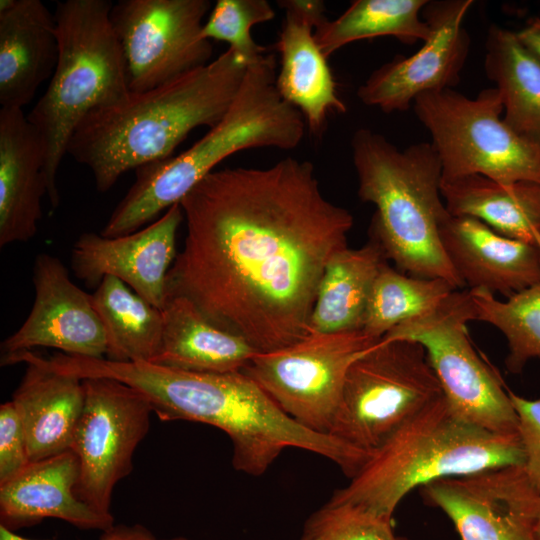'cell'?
Returning <instances> with one entry per match:
<instances>
[{"instance_id": "obj_1", "label": "cell", "mask_w": 540, "mask_h": 540, "mask_svg": "<svg viewBox=\"0 0 540 540\" xmlns=\"http://www.w3.org/2000/svg\"><path fill=\"white\" fill-rule=\"evenodd\" d=\"M180 205L186 236L166 299H188L259 353L306 337L325 267L348 247L353 226L323 194L312 163L287 157L214 170Z\"/></svg>"}, {"instance_id": "obj_2", "label": "cell", "mask_w": 540, "mask_h": 540, "mask_svg": "<svg viewBox=\"0 0 540 540\" xmlns=\"http://www.w3.org/2000/svg\"><path fill=\"white\" fill-rule=\"evenodd\" d=\"M87 371L91 377L115 379L134 388L162 421H193L225 432L233 445V467L248 475H262L287 448L321 455L349 478L370 457L330 434L299 424L242 371L201 373L106 358L90 360Z\"/></svg>"}, {"instance_id": "obj_3", "label": "cell", "mask_w": 540, "mask_h": 540, "mask_svg": "<svg viewBox=\"0 0 540 540\" xmlns=\"http://www.w3.org/2000/svg\"><path fill=\"white\" fill-rule=\"evenodd\" d=\"M249 64L228 48L209 63L160 86L129 92L89 112L67 155L87 167L99 192L131 169L168 159L197 127L217 124L232 104Z\"/></svg>"}, {"instance_id": "obj_4", "label": "cell", "mask_w": 540, "mask_h": 540, "mask_svg": "<svg viewBox=\"0 0 540 540\" xmlns=\"http://www.w3.org/2000/svg\"><path fill=\"white\" fill-rule=\"evenodd\" d=\"M276 58L266 53L247 68L222 119L177 156L141 166L116 205L101 235L118 237L150 224L182 198L224 159L241 150L296 148L305 133L302 113L279 93Z\"/></svg>"}, {"instance_id": "obj_5", "label": "cell", "mask_w": 540, "mask_h": 540, "mask_svg": "<svg viewBox=\"0 0 540 540\" xmlns=\"http://www.w3.org/2000/svg\"><path fill=\"white\" fill-rule=\"evenodd\" d=\"M358 195L376 207L370 236L401 272L439 278L455 289L463 282L440 240L439 228L450 214L441 195L442 168L431 143L400 150L383 135L358 129L352 139Z\"/></svg>"}, {"instance_id": "obj_6", "label": "cell", "mask_w": 540, "mask_h": 540, "mask_svg": "<svg viewBox=\"0 0 540 540\" xmlns=\"http://www.w3.org/2000/svg\"><path fill=\"white\" fill-rule=\"evenodd\" d=\"M518 434H496L458 417L444 395L400 427L329 503L359 506L393 519L413 489L451 476L523 465Z\"/></svg>"}, {"instance_id": "obj_7", "label": "cell", "mask_w": 540, "mask_h": 540, "mask_svg": "<svg viewBox=\"0 0 540 540\" xmlns=\"http://www.w3.org/2000/svg\"><path fill=\"white\" fill-rule=\"evenodd\" d=\"M109 0H65L54 11L58 60L44 94L27 114L44 152L47 196L60 205L57 173L83 118L130 91Z\"/></svg>"}, {"instance_id": "obj_8", "label": "cell", "mask_w": 540, "mask_h": 540, "mask_svg": "<svg viewBox=\"0 0 540 540\" xmlns=\"http://www.w3.org/2000/svg\"><path fill=\"white\" fill-rule=\"evenodd\" d=\"M441 396L420 343L380 339L350 365L329 434L372 454Z\"/></svg>"}, {"instance_id": "obj_9", "label": "cell", "mask_w": 540, "mask_h": 540, "mask_svg": "<svg viewBox=\"0 0 540 540\" xmlns=\"http://www.w3.org/2000/svg\"><path fill=\"white\" fill-rule=\"evenodd\" d=\"M413 107L431 135L442 179L477 174L503 184H540V147L506 124L495 87L475 98L454 89L428 92Z\"/></svg>"}, {"instance_id": "obj_10", "label": "cell", "mask_w": 540, "mask_h": 540, "mask_svg": "<svg viewBox=\"0 0 540 540\" xmlns=\"http://www.w3.org/2000/svg\"><path fill=\"white\" fill-rule=\"evenodd\" d=\"M470 321H475L470 292L457 289L432 312L397 325L381 339H408L425 348L458 417L492 433L518 434L508 389L473 348L466 327Z\"/></svg>"}, {"instance_id": "obj_11", "label": "cell", "mask_w": 540, "mask_h": 540, "mask_svg": "<svg viewBox=\"0 0 540 540\" xmlns=\"http://www.w3.org/2000/svg\"><path fill=\"white\" fill-rule=\"evenodd\" d=\"M378 341L362 329L309 333L285 348L257 353L242 372L299 424L329 434L350 365Z\"/></svg>"}, {"instance_id": "obj_12", "label": "cell", "mask_w": 540, "mask_h": 540, "mask_svg": "<svg viewBox=\"0 0 540 540\" xmlns=\"http://www.w3.org/2000/svg\"><path fill=\"white\" fill-rule=\"evenodd\" d=\"M82 381L84 407L71 445L80 465L75 494L97 512L111 514L113 490L131 473L153 410L141 393L118 380Z\"/></svg>"}, {"instance_id": "obj_13", "label": "cell", "mask_w": 540, "mask_h": 540, "mask_svg": "<svg viewBox=\"0 0 540 540\" xmlns=\"http://www.w3.org/2000/svg\"><path fill=\"white\" fill-rule=\"evenodd\" d=\"M209 0H120L110 19L120 42L130 92H143L209 63L202 37Z\"/></svg>"}, {"instance_id": "obj_14", "label": "cell", "mask_w": 540, "mask_h": 540, "mask_svg": "<svg viewBox=\"0 0 540 540\" xmlns=\"http://www.w3.org/2000/svg\"><path fill=\"white\" fill-rule=\"evenodd\" d=\"M420 495L448 516L460 540H537L540 493L523 465L442 478Z\"/></svg>"}, {"instance_id": "obj_15", "label": "cell", "mask_w": 540, "mask_h": 540, "mask_svg": "<svg viewBox=\"0 0 540 540\" xmlns=\"http://www.w3.org/2000/svg\"><path fill=\"white\" fill-rule=\"evenodd\" d=\"M472 5V0L428 1L422 17L429 38L414 54L396 56L374 70L358 88V98L391 113L409 109L421 94L453 89L469 54L463 21Z\"/></svg>"}, {"instance_id": "obj_16", "label": "cell", "mask_w": 540, "mask_h": 540, "mask_svg": "<svg viewBox=\"0 0 540 540\" xmlns=\"http://www.w3.org/2000/svg\"><path fill=\"white\" fill-rule=\"evenodd\" d=\"M34 302L22 326L1 343V358L36 347L61 353L104 358L107 339L91 295L70 278L64 264L48 253L36 256L33 266Z\"/></svg>"}, {"instance_id": "obj_17", "label": "cell", "mask_w": 540, "mask_h": 540, "mask_svg": "<svg viewBox=\"0 0 540 540\" xmlns=\"http://www.w3.org/2000/svg\"><path fill=\"white\" fill-rule=\"evenodd\" d=\"M183 220L177 203L145 228L127 235L83 233L72 247V271L89 287H97L105 276L116 277L162 310L166 277L177 256L176 236Z\"/></svg>"}, {"instance_id": "obj_18", "label": "cell", "mask_w": 540, "mask_h": 540, "mask_svg": "<svg viewBox=\"0 0 540 540\" xmlns=\"http://www.w3.org/2000/svg\"><path fill=\"white\" fill-rule=\"evenodd\" d=\"M278 5L285 17L276 43L281 64L276 86L317 137L323 134L330 113L347 111L327 58L314 38L315 28L325 18V4L320 0H283Z\"/></svg>"}, {"instance_id": "obj_19", "label": "cell", "mask_w": 540, "mask_h": 540, "mask_svg": "<svg viewBox=\"0 0 540 540\" xmlns=\"http://www.w3.org/2000/svg\"><path fill=\"white\" fill-rule=\"evenodd\" d=\"M439 234L452 267L469 289L508 298L540 282V250L502 236L476 218L449 214Z\"/></svg>"}, {"instance_id": "obj_20", "label": "cell", "mask_w": 540, "mask_h": 540, "mask_svg": "<svg viewBox=\"0 0 540 540\" xmlns=\"http://www.w3.org/2000/svg\"><path fill=\"white\" fill-rule=\"evenodd\" d=\"M80 465L71 450L29 462L0 484V525L14 531L45 518L63 520L79 529L106 531L112 514H102L75 494Z\"/></svg>"}, {"instance_id": "obj_21", "label": "cell", "mask_w": 540, "mask_h": 540, "mask_svg": "<svg viewBox=\"0 0 540 540\" xmlns=\"http://www.w3.org/2000/svg\"><path fill=\"white\" fill-rule=\"evenodd\" d=\"M24 363L12 396L24 426L30 462L71 449L85 392L82 379L57 372L32 351L1 358V366Z\"/></svg>"}, {"instance_id": "obj_22", "label": "cell", "mask_w": 540, "mask_h": 540, "mask_svg": "<svg viewBox=\"0 0 540 540\" xmlns=\"http://www.w3.org/2000/svg\"><path fill=\"white\" fill-rule=\"evenodd\" d=\"M58 60L56 21L41 0H0V105L23 109Z\"/></svg>"}, {"instance_id": "obj_23", "label": "cell", "mask_w": 540, "mask_h": 540, "mask_svg": "<svg viewBox=\"0 0 540 540\" xmlns=\"http://www.w3.org/2000/svg\"><path fill=\"white\" fill-rule=\"evenodd\" d=\"M47 195L44 152L23 109L0 108V247L38 231Z\"/></svg>"}, {"instance_id": "obj_24", "label": "cell", "mask_w": 540, "mask_h": 540, "mask_svg": "<svg viewBox=\"0 0 540 540\" xmlns=\"http://www.w3.org/2000/svg\"><path fill=\"white\" fill-rule=\"evenodd\" d=\"M161 346L152 363L201 373L242 371L259 352L242 337L210 322L188 299L169 297Z\"/></svg>"}, {"instance_id": "obj_25", "label": "cell", "mask_w": 540, "mask_h": 540, "mask_svg": "<svg viewBox=\"0 0 540 540\" xmlns=\"http://www.w3.org/2000/svg\"><path fill=\"white\" fill-rule=\"evenodd\" d=\"M440 190L451 215L476 218L498 234L540 250V184H503L473 174L442 179Z\"/></svg>"}, {"instance_id": "obj_26", "label": "cell", "mask_w": 540, "mask_h": 540, "mask_svg": "<svg viewBox=\"0 0 540 540\" xmlns=\"http://www.w3.org/2000/svg\"><path fill=\"white\" fill-rule=\"evenodd\" d=\"M387 260L381 244L372 236L359 248L337 252L320 280L309 333L362 329L373 282Z\"/></svg>"}, {"instance_id": "obj_27", "label": "cell", "mask_w": 540, "mask_h": 540, "mask_svg": "<svg viewBox=\"0 0 540 540\" xmlns=\"http://www.w3.org/2000/svg\"><path fill=\"white\" fill-rule=\"evenodd\" d=\"M484 69L496 84L503 119L517 134L540 147V59L517 32L492 25L485 42Z\"/></svg>"}, {"instance_id": "obj_28", "label": "cell", "mask_w": 540, "mask_h": 540, "mask_svg": "<svg viewBox=\"0 0 540 540\" xmlns=\"http://www.w3.org/2000/svg\"><path fill=\"white\" fill-rule=\"evenodd\" d=\"M91 299L106 333L104 358L116 362H152L162 341V310L113 276L102 279Z\"/></svg>"}, {"instance_id": "obj_29", "label": "cell", "mask_w": 540, "mask_h": 540, "mask_svg": "<svg viewBox=\"0 0 540 540\" xmlns=\"http://www.w3.org/2000/svg\"><path fill=\"white\" fill-rule=\"evenodd\" d=\"M428 0H356L336 19L326 17L314 38L328 58L343 46L362 39L393 36L405 44L426 41L431 33L421 18Z\"/></svg>"}, {"instance_id": "obj_30", "label": "cell", "mask_w": 540, "mask_h": 540, "mask_svg": "<svg viewBox=\"0 0 540 540\" xmlns=\"http://www.w3.org/2000/svg\"><path fill=\"white\" fill-rule=\"evenodd\" d=\"M455 290L446 280L411 276L385 262L373 282L362 330L380 340L397 325L432 312Z\"/></svg>"}, {"instance_id": "obj_31", "label": "cell", "mask_w": 540, "mask_h": 540, "mask_svg": "<svg viewBox=\"0 0 540 540\" xmlns=\"http://www.w3.org/2000/svg\"><path fill=\"white\" fill-rule=\"evenodd\" d=\"M475 309V321L488 323L506 338L507 369L521 373L527 362L540 359V282L505 301L484 289H469Z\"/></svg>"}, {"instance_id": "obj_32", "label": "cell", "mask_w": 540, "mask_h": 540, "mask_svg": "<svg viewBox=\"0 0 540 540\" xmlns=\"http://www.w3.org/2000/svg\"><path fill=\"white\" fill-rule=\"evenodd\" d=\"M275 11L266 0H218L204 22L201 35L211 41H224L249 65L268 53L253 39L254 25L268 22Z\"/></svg>"}, {"instance_id": "obj_33", "label": "cell", "mask_w": 540, "mask_h": 540, "mask_svg": "<svg viewBox=\"0 0 540 540\" xmlns=\"http://www.w3.org/2000/svg\"><path fill=\"white\" fill-rule=\"evenodd\" d=\"M300 540H409L398 536L393 519L359 506L327 502L306 521Z\"/></svg>"}, {"instance_id": "obj_34", "label": "cell", "mask_w": 540, "mask_h": 540, "mask_svg": "<svg viewBox=\"0 0 540 540\" xmlns=\"http://www.w3.org/2000/svg\"><path fill=\"white\" fill-rule=\"evenodd\" d=\"M29 462L25 429L10 400L0 406V484L15 476Z\"/></svg>"}, {"instance_id": "obj_35", "label": "cell", "mask_w": 540, "mask_h": 540, "mask_svg": "<svg viewBox=\"0 0 540 540\" xmlns=\"http://www.w3.org/2000/svg\"><path fill=\"white\" fill-rule=\"evenodd\" d=\"M518 418V436L524 453V470L540 493V398L527 399L508 389Z\"/></svg>"}, {"instance_id": "obj_36", "label": "cell", "mask_w": 540, "mask_h": 540, "mask_svg": "<svg viewBox=\"0 0 540 540\" xmlns=\"http://www.w3.org/2000/svg\"><path fill=\"white\" fill-rule=\"evenodd\" d=\"M0 540H34L17 535L4 526L0 525ZM99 540H159L153 533L140 524L134 525H114L110 529L103 531Z\"/></svg>"}, {"instance_id": "obj_37", "label": "cell", "mask_w": 540, "mask_h": 540, "mask_svg": "<svg viewBox=\"0 0 540 540\" xmlns=\"http://www.w3.org/2000/svg\"><path fill=\"white\" fill-rule=\"evenodd\" d=\"M517 35L522 43L540 59V18L529 19Z\"/></svg>"}, {"instance_id": "obj_38", "label": "cell", "mask_w": 540, "mask_h": 540, "mask_svg": "<svg viewBox=\"0 0 540 540\" xmlns=\"http://www.w3.org/2000/svg\"><path fill=\"white\" fill-rule=\"evenodd\" d=\"M536 536H537V540H540V511H539L537 524H536Z\"/></svg>"}, {"instance_id": "obj_39", "label": "cell", "mask_w": 540, "mask_h": 540, "mask_svg": "<svg viewBox=\"0 0 540 540\" xmlns=\"http://www.w3.org/2000/svg\"><path fill=\"white\" fill-rule=\"evenodd\" d=\"M161 540H191V539H188L186 537L178 536V537H173V538H168V539H161Z\"/></svg>"}]
</instances>
